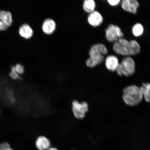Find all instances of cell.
Segmentation results:
<instances>
[{
  "label": "cell",
  "instance_id": "obj_1",
  "mask_svg": "<svg viewBox=\"0 0 150 150\" xmlns=\"http://www.w3.org/2000/svg\"><path fill=\"white\" fill-rule=\"evenodd\" d=\"M123 99L127 105L137 106L141 102L143 96L139 87L136 85L127 86L123 90Z\"/></svg>",
  "mask_w": 150,
  "mask_h": 150
},
{
  "label": "cell",
  "instance_id": "obj_2",
  "mask_svg": "<svg viewBox=\"0 0 150 150\" xmlns=\"http://www.w3.org/2000/svg\"><path fill=\"white\" fill-rule=\"evenodd\" d=\"M135 70V63L134 59L130 56H127L119 63L116 71L120 76H129L134 74Z\"/></svg>",
  "mask_w": 150,
  "mask_h": 150
},
{
  "label": "cell",
  "instance_id": "obj_3",
  "mask_svg": "<svg viewBox=\"0 0 150 150\" xmlns=\"http://www.w3.org/2000/svg\"><path fill=\"white\" fill-rule=\"evenodd\" d=\"M72 109L73 115L76 119H83L88 111V104L84 101L80 102L74 100L72 103Z\"/></svg>",
  "mask_w": 150,
  "mask_h": 150
},
{
  "label": "cell",
  "instance_id": "obj_4",
  "mask_svg": "<svg viewBox=\"0 0 150 150\" xmlns=\"http://www.w3.org/2000/svg\"><path fill=\"white\" fill-rule=\"evenodd\" d=\"M106 37L108 42L115 43L119 39L122 38L124 34L119 27L110 24L105 30Z\"/></svg>",
  "mask_w": 150,
  "mask_h": 150
},
{
  "label": "cell",
  "instance_id": "obj_5",
  "mask_svg": "<svg viewBox=\"0 0 150 150\" xmlns=\"http://www.w3.org/2000/svg\"><path fill=\"white\" fill-rule=\"evenodd\" d=\"M114 51L116 53L122 56H130V43L127 39L121 38L117 42L114 43L112 46Z\"/></svg>",
  "mask_w": 150,
  "mask_h": 150
},
{
  "label": "cell",
  "instance_id": "obj_6",
  "mask_svg": "<svg viewBox=\"0 0 150 150\" xmlns=\"http://www.w3.org/2000/svg\"><path fill=\"white\" fill-rule=\"evenodd\" d=\"M139 6V3L137 0H123L121 3L123 10L133 14H137Z\"/></svg>",
  "mask_w": 150,
  "mask_h": 150
},
{
  "label": "cell",
  "instance_id": "obj_7",
  "mask_svg": "<svg viewBox=\"0 0 150 150\" xmlns=\"http://www.w3.org/2000/svg\"><path fill=\"white\" fill-rule=\"evenodd\" d=\"M88 23L94 27H98L103 22L102 15L98 11H95L90 13L87 18Z\"/></svg>",
  "mask_w": 150,
  "mask_h": 150
},
{
  "label": "cell",
  "instance_id": "obj_8",
  "mask_svg": "<svg viewBox=\"0 0 150 150\" xmlns=\"http://www.w3.org/2000/svg\"><path fill=\"white\" fill-rule=\"evenodd\" d=\"M56 22L51 18H47L43 22L42 29L43 32L47 35H51L56 29Z\"/></svg>",
  "mask_w": 150,
  "mask_h": 150
},
{
  "label": "cell",
  "instance_id": "obj_9",
  "mask_svg": "<svg viewBox=\"0 0 150 150\" xmlns=\"http://www.w3.org/2000/svg\"><path fill=\"white\" fill-rule=\"evenodd\" d=\"M104 60V56L100 54H94L90 55V57L86 61L87 67L93 68L100 64Z\"/></svg>",
  "mask_w": 150,
  "mask_h": 150
},
{
  "label": "cell",
  "instance_id": "obj_10",
  "mask_svg": "<svg viewBox=\"0 0 150 150\" xmlns=\"http://www.w3.org/2000/svg\"><path fill=\"white\" fill-rule=\"evenodd\" d=\"M119 64V60L115 56L109 55L106 58L105 64L109 71L112 72L116 71Z\"/></svg>",
  "mask_w": 150,
  "mask_h": 150
},
{
  "label": "cell",
  "instance_id": "obj_11",
  "mask_svg": "<svg viewBox=\"0 0 150 150\" xmlns=\"http://www.w3.org/2000/svg\"><path fill=\"white\" fill-rule=\"evenodd\" d=\"M108 50L104 44L98 43L93 45L89 50V55L93 54H101L103 55H107L108 53Z\"/></svg>",
  "mask_w": 150,
  "mask_h": 150
},
{
  "label": "cell",
  "instance_id": "obj_12",
  "mask_svg": "<svg viewBox=\"0 0 150 150\" xmlns=\"http://www.w3.org/2000/svg\"><path fill=\"white\" fill-rule=\"evenodd\" d=\"M35 145L39 150H46L50 149L51 143L50 140L46 137L41 136L37 138Z\"/></svg>",
  "mask_w": 150,
  "mask_h": 150
},
{
  "label": "cell",
  "instance_id": "obj_13",
  "mask_svg": "<svg viewBox=\"0 0 150 150\" xmlns=\"http://www.w3.org/2000/svg\"><path fill=\"white\" fill-rule=\"evenodd\" d=\"M19 32L22 37L27 39L30 38L33 34L32 28L27 24H23L21 26Z\"/></svg>",
  "mask_w": 150,
  "mask_h": 150
},
{
  "label": "cell",
  "instance_id": "obj_14",
  "mask_svg": "<svg viewBox=\"0 0 150 150\" xmlns=\"http://www.w3.org/2000/svg\"><path fill=\"white\" fill-rule=\"evenodd\" d=\"M82 6L84 11L89 14L95 11L96 4L93 0H85L83 2Z\"/></svg>",
  "mask_w": 150,
  "mask_h": 150
},
{
  "label": "cell",
  "instance_id": "obj_15",
  "mask_svg": "<svg viewBox=\"0 0 150 150\" xmlns=\"http://www.w3.org/2000/svg\"><path fill=\"white\" fill-rule=\"evenodd\" d=\"M140 88L145 100L150 103V83H142Z\"/></svg>",
  "mask_w": 150,
  "mask_h": 150
},
{
  "label": "cell",
  "instance_id": "obj_16",
  "mask_svg": "<svg viewBox=\"0 0 150 150\" xmlns=\"http://www.w3.org/2000/svg\"><path fill=\"white\" fill-rule=\"evenodd\" d=\"M129 43L130 56H135L139 54L141 50L139 44L134 40H131L129 41Z\"/></svg>",
  "mask_w": 150,
  "mask_h": 150
},
{
  "label": "cell",
  "instance_id": "obj_17",
  "mask_svg": "<svg viewBox=\"0 0 150 150\" xmlns=\"http://www.w3.org/2000/svg\"><path fill=\"white\" fill-rule=\"evenodd\" d=\"M0 20L2 21L8 26L12 22V15L9 11H0Z\"/></svg>",
  "mask_w": 150,
  "mask_h": 150
},
{
  "label": "cell",
  "instance_id": "obj_18",
  "mask_svg": "<svg viewBox=\"0 0 150 150\" xmlns=\"http://www.w3.org/2000/svg\"><path fill=\"white\" fill-rule=\"evenodd\" d=\"M144 29L142 24L138 23L134 24L132 28V32L133 35L136 37H140L143 34Z\"/></svg>",
  "mask_w": 150,
  "mask_h": 150
},
{
  "label": "cell",
  "instance_id": "obj_19",
  "mask_svg": "<svg viewBox=\"0 0 150 150\" xmlns=\"http://www.w3.org/2000/svg\"><path fill=\"white\" fill-rule=\"evenodd\" d=\"M15 69L17 73L18 74H22L24 72V68L23 65L18 64L15 66Z\"/></svg>",
  "mask_w": 150,
  "mask_h": 150
},
{
  "label": "cell",
  "instance_id": "obj_20",
  "mask_svg": "<svg viewBox=\"0 0 150 150\" xmlns=\"http://www.w3.org/2000/svg\"><path fill=\"white\" fill-rule=\"evenodd\" d=\"M10 76L11 77L14 79H16L19 78L20 76H19L18 74L16 72L15 66L12 67V70H11V72L10 73Z\"/></svg>",
  "mask_w": 150,
  "mask_h": 150
},
{
  "label": "cell",
  "instance_id": "obj_21",
  "mask_svg": "<svg viewBox=\"0 0 150 150\" xmlns=\"http://www.w3.org/2000/svg\"><path fill=\"white\" fill-rule=\"evenodd\" d=\"M0 150H13L10 147L9 144L6 142H3L0 144Z\"/></svg>",
  "mask_w": 150,
  "mask_h": 150
},
{
  "label": "cell",
  "instance_id": "obj_22",
  "mask_svg": "<svg viewBox=\"0 0 150 150\" xmlns=\"http://www.w3.org/2000/svg\"><path fill=\"white\" fill-rule=\"evenodd\" d=\"M109 4L112 6H117L121 2L120 0H108V1Z\"/></svg>",
  "mask_w": 150,
  "mask_h": 150
},
{
  "label": "cell",
  "instance_id": "obj_23",
  "mask_svg": "<svg viewBox=\"0 0 150 150\" xmlns=\"http://www.w3.org/2000/svg\"><path fill=\"white\" fill-rule=\"evenodd\" d=\"M8 26L4 22L0 20V30H5L7 29Z\"/></svg>",
  "mask_w": 150,
  "mask_h": 150
},
{
  "label": "cell",
  "instance_id": "obj_24",
  "mask_svg": "<svg viewBox=\"0 0 150 150\" xmlns=\"http://www.w3.org/2000/svg\"><path fill=\"white\" fill-rule=\"evenodd\" d=\"M48 150H58L55 147L50 148Z\"/></svg>",
  "mask_w": 150,
  "mask_h": 150
},
{
  "label": "cell",
  "instance_id": "obj_25",
  "mask_svg": "<svg viewBox=\"0 0 150 150\" xmlns=\"http://www.w3.org/2000/svg\"></svg>",
  "mask_w": 150,
  "mask_h": 150
}]
</instances>
